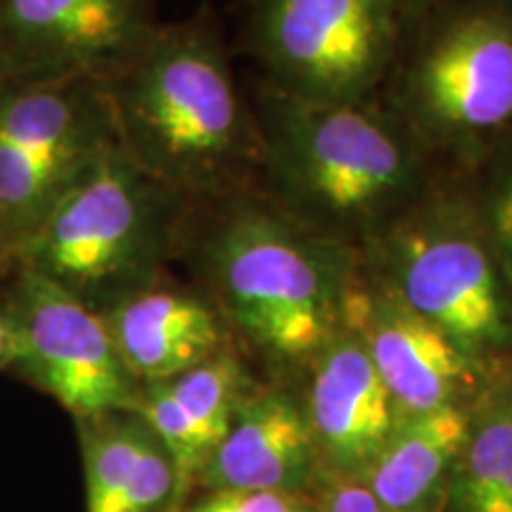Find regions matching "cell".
<instances>
[{"mask_svg": "<svg viewBox=\"0 0 512 512\" xmlns=\"http://www.w3.org/2000/svg\"><path fill=\"white\" fill-rule=\"evenodd\" d=\"M256 192L320 238L363 254L439 181L380 100L306 102L259 81Z\"/></svg>", "mask_w": 512, "mask_h": 512, "instance_id": "obj_2", "label": "cell"}, {"mask_svg": "<svg viewBox=\"0 0 512 512\" xmlns=\"http://www.w3.org/2000/svg\"><path fill=\"white\" fill-rule=\"evenodd\" d=\"M380 102L439 174L512 136V0H446L411 29Z\"/></svg>", "mask_w": 512, "mask_h": 512, "instance_id": "obj_5", "label": "cell"}, {"mask_svg": "<svg viewBox=\"0 0 512 512\" xmlns=\"http://www.w3.org/2000/svg\"><path fill=\"white\" fill-rule=\"evenodd\" d=\"M10 332L8 370L48 394L74 420L136 408L128 375L102 313L29 268L15 266L0 304Z\"/></svg>", "mask_w": 512, "mask_h": 512, "instance_id": "obj_9", "label": "cell"}, {"mask_svg": "<svg viewBox=\"0 0 512 512\" xmlns=\"http://www.w3.org/2000/svg\"><path fill=\"white\" fill-rule=\"evenodd\" d=\"M10 363V332L8 323H5L3 313H0V370H8Z\"/></svg>", "mask_w": 512, "mask_h": 512, "instance_id": "obj_23", "label": "cell"}, {"mask_svg": "<svg viewBox=\"0 0 512 512\" xmlns=\"http://www.w3.org/2000/svg\"><path fill=\"white\" fill-rule=\"evenodd\" d=\"M361 259L482 373L512 361V280L451 176Z\"/></svg>", "mask_w": 512, "mask_h": 512, "instance_id": "obj_6", "label": "cell"}, {"mask_svg": "<svg viewBox=\"0 0 512 512\" xmlns=\"http://www.w3.org/2000/svg\"><path fill=\"white\" fill-rule=\"evenodd\" d=\"M446 512H512V361L470 401Z\"/></svg>", "mask_w": 512, "mask_h": 512, "instance_id": "obj_18", "label": "cell"}, {"mask_svg": "<svg viewBox=\"0 0 512 512\" xmlns=\"http://www.w3.org/2000/svg\"><path fill=\"white\" fill-rule=\"evenodd\" d=\"M467 406L396 418L363 482L387 512H446L467 434Z\"/></svg>", "mask_w": 512, "mask_h": 512, "instance_id": "obj_17", "label": "cell"}, {"mask_svg": "<svg viewBox=\"0 0 512 512\" xmlns=\"http://www.w3.org/2000/svg\"><path fill=\"white\" fill-rule=\"evenodd\" d=\"M413 24L403 0H249L261 79L306 102H373Z\"/></svg>", "mask_w": 512, "mask_h": 512, "instance_id": "obj_7", "label": "cell"}, {"mask_svg": "<svg viewBox=\"0 0 512 512\" xmlns=\"http://www.w3.org/2000/svg\"><path fill=\"white\" fill-rule=\"evenodd\" d=\"M406 3V10H408V17H411V24L420 22V19H425L430 12H434L439 8V5H444L446 0H403Z\"/></svg>", "mask_w": 512, "mask_h": 512, "instance_id": "obj_22", "label": "cell"}, {"mask_svg": "<svg viewBox=\"0 0 512 512\" xmlns=\"http://www.w3.org/2000/svg\"><path fill=\"white\" fill-rule=\"evenodd\" d=\"M316 496V494H313ZM273 491H207L178 512H313L316 498Z\"/></svg>", "mask_w": 512, "mask_h": 512, "instance_id": "obj_20", "label": "cell"}, {"mask_svg": "<svg viewBox=\"0 0 512 512\" xmlns=\"http://www.w3.org/2000/svg\"><path fill=\"white\" fill-rule=\"evenodd\" d=\"M451 176L512 280V136L475 166Z\"/></svg>", "mask_w": 512, "mask_h": 512, "instance_id": "obj_19", "label": "cell"}, {"mask_svg": "<svg viewBox=\"0 0 512 512\" xmlns=\"http://www.w3.org/2000/svg\"><path fill=\"white\" fill-rule=\"evenodd\" d=\"M5 266H12V254H10L8 240H5L3 226H0V271H3Z\"/></svg>", "mask_w": 512, "mask_h": 512, "instance_id": "obj_24", "label": "cell"}, {"mask_svg": "<svg viewBox=\"0 0 512 512\" xmlns=\"http://www.w3.org/2000/svg\"><path fill=\"white\" fill-rule=\"evenodd\" d=\"M157 24L155 0H0V83L105 81Z\"/></svg>", "mask_w": 512, "mask_h": 512, "instance_id": "obj_10", "label": "cell"}, {"mask_svg": "<svg viewBox=\"0 0 512 512\" xmlns=\"http://www.w3.org/2000/svg\"><path fill=\"white\" fill-rule=\"evenodd\" d=\"M102 318L138 387L171 380L235 344L202 287L174 283L169 273L119 299Z\"/></svg>", "mask_w": 512, "mask_h": 512, "instance_id": "obj_14", "label": "cell"}, {"mask_svg": "<svg viewBox=\"0 0 512 512\" xmlns=\"http://www.w3.org/2000/svg\"><path fill=\"white\" fill-rule=\"evenodd\" d=\"M74 422L86 512H178L188 503L176 458L136 408Z\"/></svg>", "mask_w": 512, "mask_h": 512, "instance_id": "obj_15", "label": "cell"}, {"mask_svg": "<svg viewBox=\"0 0 512 512\" xmlns=\"http://www.w3.org/2000/svg\"><path fill=\"white\" fill-rule=\"evenodd\" d=\"M192 211L114 143L50 204L12 252V268L43 275L102 313L181 259Z\"/></svg>", "mask_w": 512, "mask_h": 512, "instance_id": "obj_4", "label": "cell"}, {"mask_svg": "<svg viewBox=\"0 0 512 512\" xmlns=\"http://www.w3.org/2000/svg\"><path fill=\"white\" fill-rule=\"evenodd\" d=\"M313 498V512H387L358 479H325Z\"/></svg>", "mask_w": 512, "mask_h": 512, "instance_id": "obj_21", "label": "cell"}, {"mask_svg": "<svg viewBox=\"0 0 512 512\" xmlns=\"http://www.w3.org/2000/svg\"><path fill=\"white\" fill-rule=\"evenodd\" d=\"M297 392L325 479L363 482L399 411L361 337L347 323L316 356Z\"/></svg>", "mask_w": 512, "mask_h": 512, "instance_id": "obj_12", "label": "cell"}, {"mask_svg": "<svg viewBox=\"0 0 512 512\" xmlns=\"http://www.w3.org/2000/svg\"><path fill=\"white\" fill-rule=\"evenodd\" d=\"M119 150L192 207L256 190L259 126L209 10L157 24L105 81Z\"/></svg>", "mask_w": 512, "mask_h": 512, "instance_id": "obj_3", "label": "cell"}, {"mask_svg": "<svg viewBox=\"0 0 512 512\" xmlns=\"http://www.w3.org/2000/svg\"><path fill=\"white\" fill-rule=\"evenodd\" d=\"M259 382L238 344H230L171 380L140 387L136 411L176 458L188 491Z\"/></svg>", "mask_w": 512, "mask_h": 512, "instance_id": "obj_16", "label": "cell"}, {"mask_svg": "<svg viewBox=\"0 0 512 512\" xmlns=\"http://www.w3.org/2000/svg\"><path fill=\"white\" fill-rule=\"evenodd\" d=\"M114 143L100 79L0 83V226L10 254Z\"/></svg>", "mask_w": 512, "mask_h": 512, "instance_id": "obj_8", "label": "cell"}, {"mask_svg": "<svg viewBox=\"0 0 512 512\" xmlns=\"http://www.w3.org/2000/svg\"><path fill=\"white\" fill-rule=\"evenodd\" d=\"M344 323L361 337L399 415L467 406L486 380V373L363 259Z\"/></svg>", "mask_w": 512, "mask_h": 512, "instance_id": "obj_11", "label": "cell"}, {"mask_svg": "<svg viewBox=\"0 0 512 512\" xmlns=\"http://www.w3.org/2000/svg\"><path fill=\"white\" fill-rule=\"evenodd\" d=\"M197 287L268 382L299 387L344 325L361 254L320 238L245 190L195 207L183 245Z\"/></svg>", "mask_w": 512, "mask_h": 512, "instance_id": "obj_1", "label": "cell"}, {"mask_svg": "<svg viewBox=\"0 0 512 512\" xmlns=\"http://www.w3.org/2000/svg\"><path fill=\"white\" fill-rule=\"evenodd\" d=\"M323 482L297 387L261 380L202 465L195 484L207 491L313 496Z\"/></svg>", "mask_w": 512, "mask_h": 512, "instance_id": "obj_13", "label": "cell"}]
</instances>
